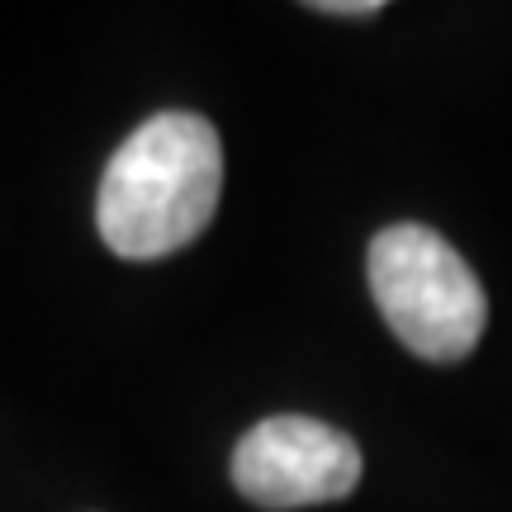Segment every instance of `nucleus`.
<instances>
[{"instance_id":"20e7f679","label":"nucleus","mask_w":512,"mask_h":512,"mask_svg":"<svg viewBox=\"0 0 512 512\" xmlns=\"http://www.w3.org/2000/svg\"><path fill=\"white\" fill-rule=\"evenodd\" d=\"M313 10H318V15H356V19H366V15H380L384 5L380 0H318Z\"/></svg>"},{"instance_id":"7ed1b4c3","label":"nucleus","mask_w":512,"mask_h":512,"mask_svg":"<svg viewBox=\"0 0 512 512\" xmlns=\"http://www.w3.org/2000/svg\"><path fill=\"white\" fill-rule=\"evenodd\" d=\"M233 484L256 508L290 512L337 503L361 484V451L347 432L304 413L256 422L233 451Z\"/></svg>"},{"instance_id":"f257e3e1","label":"nucleus","mask_w":512,"mask_h":512,"mask_svg":"<svg viewBox=\"0 0 512 512\" xmlns=\"http://www.w3.org/2000/svg\"><path fill=\"white\" fill-rule=\"evenodd\" d=\"M223 195V143L190 110L152 114L110 157L95 195L100 238L124 261H157L200 238Z\"/></svg>"},{"instance_id":"f03ea898","label":"nucleus","mask_w":512,"mask_h":512,"mask_svg":"<svg viewBox=\"0 0 512 512\" xmlns=\"http://www.w3.org/2000/svg\"><path fill=\"white\" fill-rule=\"evenodd\" d=\"M370 294L389 332L422 361H460L479 347L489 299L470 261L427 223H394L375 233L366 256Z\"/></svg>"}]
</instances>
